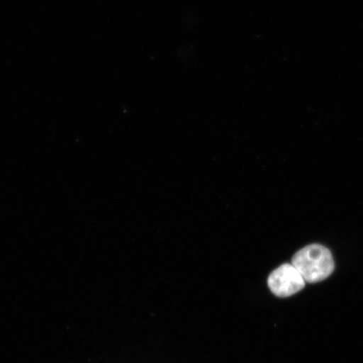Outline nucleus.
<instances>
[{
	"mask_svg": "<svg viewBox=\"0 0 363 363\" xmlns=\"http://www.w3.org/2000/svg\"><path fill=\"white\" fill-rule=\"evenodd\" d=\"M292 264L308 283H319L333 274L335 262L328 248L320 244L308 245L294 254Z\"/></svg>",
	"mask_w": 363,
	"mask_h": 363,
	"instance_id": "1",
	"label": "nucleus"
},
{
	"mask_svg": "<svg viewBox=\"0 0 363 363\" xmlns=\"http://www.w3.org/2000/svg\"><path fill=\"white\" fill-rule=\"evenodd\" d=\"M306 280L292 263H284L272 271L267 279L272 293L279 298H287L301 291Z\"/></svg>",
	"mask_w": 363,
	"mask_h": 363,
	"instance_id": "2",
	"label": "nucleus"
}]
</instances>
